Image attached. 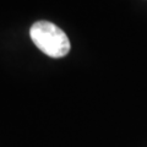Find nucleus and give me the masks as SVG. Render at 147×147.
I'll return each instance as SVG.
<instances>
[{
	"label": "nucleus",
	"mask_w": 147,
	"mask_h": 147,
	"mask_svg": "<svg viewBox=\"0 0 147 147\" xmlns=\"http://www.w3.org/2000/svg\"><path fill=\"white\" fill-rule=\"evenodd\" d=\"M32 42L52 58H63L70 50V40L61 28L49 21H37L30 30Z\"/></svg>",
	"instance_id": "nucleus-1"
}]
</instances>
